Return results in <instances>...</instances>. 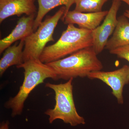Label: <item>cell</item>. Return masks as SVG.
Instances as JSON below:
<instances>
[{
    "mask_svg": "<svg viewBox=\"0 0 129 129\" xmlns=\"http://www.w3.org/2000/svg\"><path fill=\"white\" fill-rule=\"evenodd\" d=\"M17 68L23 69L24 70L23 82L17 94L13 97L10 98L4 104L5 108L11 109L13 118L22 114L25 101L36 86L44 83L46 79L58 80L52 68L42 62L40 59L28 60L17 66Z\"/></svg>",
    "mask_w": 129,
    "mask_h": 129,
    "instance_id": "obj_1",
    "label": "cell"
},
{
    "mask_svg": "<svg viewBox=\"0 0 129 129\" xmlns=\"http://www.w3.org/2000/svg\"><path fill=\"white\" fill-rule=\"evenodd\" d=\"M93 47L76 52L67 57L46 64L52 68L59 79L88 77L90 73L101 71L103 66Z\"/></svg>",
    "mask_w": 129,
    "mask_h": 129,
    "instance_id": "obj_2",
    "label": "cell"
},
{
    "mask_svg": "<svg viewBox=\"0 0 129 129\" xmlns=\"http://www.w3.org/2000/svg\"><path fill=\"white\" fill-rule=\"evenodd\" d=\"M93 44L92 30L68 24L58 40L45 47L39 59L45 63L52 62L82 49L92 47Z\"/></svg>",
    "mask_w": 129,
    "mask_h": 129,
    "instance_id": "obj_3",
    "label": "cell"
},
{
    "mask_svg": "<svg viewBox=\"0 0 129 129\" xmlns=\"http://www.w3.org/2000/svg\"><path fill=\"white\" fill-rule=\"evenodd\" d=\"M73 80V79H71L66 83L58 84L46 83L45 86L53 90L55 93L56 103L54 108L48 109L45 112V114L49 117L50 124L57 119H60L73 127L85 124V119L79 114L75 104Z\"/></svg>",
    "mask_w": 129,
    "mask_h": 129,
    "instance_id": "obj_4",
    "label": "cell"
},
{
    "mask_svg": "<svg viewBox=\"0 0 129 129\" xmlns=\"http://www.w3.org/2000/svg\"><path fill=\"white\" fill-rule=\"evenodd\" d=\"M65 11L66 7L63 6L53 16H47L37 30L24 40V62L32 59H39L46 44L49 42L55 41L54 30Z\"/></svg>",
    "mask_w": 129,
    "mask_h": 129,
    "instance_id": "obj_5",
    "label": "cell"
},
{
    "mask_svg": "<svg viewBox=\"0 0 129 129\" xmlns=\"http://www.w3.org/2000/svg\"><path fill=\"white\" fill-rule=\"evenodd\" d=\"M91 79L99 80L112 89V94L117 99L118 103H124L123 90L124 87L129 84V66L124 65L119 69L111 72L95 71L88 76Z\"/></svg>",
    "mask_w": 129,
    "mask_h": 129,
    "instance_id": "obj_6",
    "label": "cell"
},
{
    "mask_svg": "<svg viewBox=\"0 0 129 129\" xmlns=\"http://www.w3.org/2000/svg\"><path fill=\"white\" fill-rule=\"evenodd\" d=\"M121 4L120 0H113L112 6L103 23L92 30V47L97 55L103 50L109 38L115 30L118 22L117 14Z\"/></svg>",
    "mask_w": 129,
    "mask_h": 129,
    "instance_id": "obj_7",
    "label": "cell"
},
{
    "mask_svg": "<svg viewBox=\"0 0 129 129\" xmlns=\"http://www.w3.org/2000/svg\"><path fill=\"white\" fill-rule=\"evenodd\" d=\"M108 11L98 12L84 13L75 10L69 11L61 20L65 24H76L79 28L92 30L99 26Z\"/></svg>",
    "mask_w": 129,
    "mask_h": 129,
    "instance_id": "obj_8",
    "label": "cell"
},
{
    "mask_svg": "<svg viewBox=\"0 0 129 129\" xmlns=\"http://www.w3.org/2000/svg\"><path fill=\"white\" fill-rule=\"evenodd\" d=\"M35 14L19 19L15 27L7 37L0 40V54L17 41L24 40L34 32Z\"/></svg>",
    "mask_w": 129,
    "mask_h": 129,
    "instance_id": "obj_9",
    "label": "cell"
},
{
    "mask_svg": "<svg viewBox=\"0 0 129 129\" xmlns=\"http://www.w3.org/2000/svg\"><path fill=\"white\" fill-rule=\"evenodd\" d=\"M35 0H0V23L13 16L35 14L37 9Z\"/></svg>",
    "mask_w": 129,
    "mask_h": 129,
    "instance_id": "obj_10",
    "label": "cell"
},
{
    "mask_svg": "<svg viewBox=\"0 0 129 129\" xmlns=\"http://www.w3.org/2000/svg\"><path fill=\"white\" fill-rule=\"evenodd\" d=\"M118 22L112 36L108 40L105 48L109 51L129 45V21L122 15L117 18Z\"/></svg>",
    "mask_w": 129,
    "mask_h": 129,
    "instance_id": "obj_11",
    "label": "cell"
},
{
    "mask_svg": "<svg viewBox=\"0 0 129 129\" xmlns=\"http://www.w3.org/2000/svg\"><path fill=\"white\" fill-rule=\"evenodd\" d=\"M24 46V40H21L18 45L15 43L5 50L0 60L1 77L3 76L9 67L13 65H16L17 67L24 63L23 48Z\"/></svg>",
    "mask_w": 129,
    "mask_h": 129,
    "instance_id": "obj_12",
    "label": "cell"
},
{
    "mask_svg": "<svg viewBox=\"0 0 129 129\" xmlns=\"http://www.w3.org/2000/svg\"><path fill=\"white\" fill-rule=\"evenodd\" d=\"M39 4V10L36 18L35 19L34 31H36L42 22L43 18L52 9L60 6L66 7L64 17L69 11L70 8L75 3V0H37Z\"/></svg>",
    "mask_w": 129,
    "mask_h": 129,
    "instance_id": "obj_13",
    "label": "cell"
},
{
    "mask_svg": "<svg viewBox=\"0 0 129 129\" xmlns=\"http://www.w3.org/2000/svg\"><path fill=\"white\" fill-rule=\"evenodd\" d=\"M108 0H75L74 10L84 13L102 11L103 7Z\"/></svg>",
    "mask_w": 129,
    "mask_h": 129,
    "instance_id": "obj_14",
    "label": "cell"
},
{
    "mask_svg": "<svg viewBox=\"0 0 129 129\" xmlns=\"http://www.w3.org/2000/svg\"><path fill=\"white\" fill-rule=\"evenodd\" d=\"M109 52L118 57L125 59L129 62V45L116 48L109 51Z\"/></svg>",
    "mask_w": 129,
    "mask_h": 129,
    "instance_id": "obj_15",
    "label": "cell"
},
{
    "mask_svg": "<svg viewBox=\"0 0 129 129\" xmlns=\"http://www.w3.org/2000/svg\"><path fill=\"white\" fill-rule=\"evenodd\" d=\"M9 120L3 121L0 124V129H9Z\"/></svg>",
    "mask_w": 129,
    "mask_h": 129,
    "instance_id": "obj_16",
    "label": "cell"
},
{
    "mask_svg": "<svg viewBox=\"0 0 129 129\" xmlns=\"http://www.w3.org/2000/svg\"><path fill=\"white\" fill-rule=\"evenodd\" d=\"M123 15L129 19V10H127L124 12Z\"/></svg>",
    "mask_w": 129,
    "mask_h": 129,
    "instance_id": "obj_17",
    "label": "cell"
},
{
    "mask_svg": "<svg viewBox=\"0 0 129 129\" xmlns=\"http://www.w3.org/2000/svg\"><path fill=\"white\" fill-rule=\"evenodd\" d=\"M120 1H122L125 3L129 6V0H120Z\"/></svg>",
    "mask_w": 129,
    "mask_h": 129,
    "instance_id": "obj_18",
    "label": "cell"
}]
</instances>
